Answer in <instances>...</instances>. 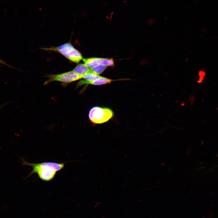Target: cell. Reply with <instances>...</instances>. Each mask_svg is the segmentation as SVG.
<instances>
[{
  "instance_id": "6da1fadb",
  "label": "cell",
  "mask_w": 218,
  "mask_h": 218,
  "mask_svg": "<svg viewBox=\"0 0 218 218\" xmlns=\"http://www.w3.org/2000/svg\"><path fill=\"white\" fill-rule=\"evenodd\" d=\"M20 159L22 165L29 166L32 168V170L27 177L36 173L41 180L47 181L52 180L57 172L63 168L65 165L64 163H57L51 162L38 164L31 163L28 162L22 158Z\"/></svg>"
},
{
  "instance_id": "277c9868",
  "label": "cell",
  "mask_w": 218,
  "mask_h": 218,
  "mask_svg": "<svg viewBox=\"0 0 218 218\" xmlns=\"http://www.w3.org/2000/svg\"><path fill=\"white\" fill-rule=\"evenodd\" d=\"M47 77L48 79L45 82L44 85L54 81L69 83L83 78L73 70L58 74L48 75Z\"/></svg>"
},
{
  "instance_id": "8fae6325",
  "label": "cell",
  "mask_w": 218,
  "mask_h": 218,
  "mask_svg": "<svg viewBox=\"0 0 218 218\" xmlns=\"http://www.w3.org/2000/svg\"><path fill=\"white\" fill-rule=\"evenodd\" d=\"M0 64L6 65V66H8L9 67H10L11 68L12 67V66L11 65H9V64H7L3 60L0 59Z\"/></svg>"
},
{
  "instance_id": "4fadbf2b",
  "label": "cell",
  "mask_w": 218,
  "mask_h": 218,
  "mask_svg": "<svg viewBox=\"0 0 218 218\" xmlns=\"http://www.w3.org/2000/svg\"><path fill=\"white\" fill-rule=\"evenodd\" d=\"M4 105H5V104H4L2 105L1 106H0V109L3 106H4Z\"/></svg>"
},
{
  "instance_id": "7c38bea8",
  "label": "cell",
  "mask_w": 218,
  "mask_h": 218,
  "mask_svg": "<svg viewBox=\"0 0 218 218\" xmlns=\"http://www.w3.org/2000/svg\"><path fill=\"white\" fill-rule=\"evenodd\" d=\"M199 74L201 79L202 78H203V77L204 76L205 74V73L203 71H200Z\"/></svg>"
},
{
  "instance_id": "7a4b0ae2",
  "label": "cell",
  "mask_w": 218,
  "mask_h": 218,
  "mask_svg": "<svg viewBox=\"0 0 218 218\" xmlns=\"http://www.w3.org/2000/svg\"><path fill=\"white\" fill-rule=\"evenodd\" d=\"M41 49L59 53L70 61L76 63H79L83 59L81 53L75 48L70 43H67L57 47Z\"/></svg>"
},
{
  "instance_id": "30bf717a",
  "label": "cell",
  "mask_w": 218,
  "mask_h": 218,
  "mask_svg": "<svg viewBox=\"0 0 218 218\" xmlns=\"http://www.w3.org/2000/svg\"><path fill=\"white\" fill-rule=\"evenodd\" d=\"M101 64L106 66H112L114 65V61L112 58H101Z\"/></svg>"
},
{
  "instance_id": "ba28073f",
  "label": "cell",
  "mask_w": 218,
  "mask_h": 218,
  "mask_svg": "<svg viewBox=\"0 0 218 218\" xmlns=\"http://www.w3.org/2000/svg\"><path fill=\"white\" fill-rule=\"evenodd\" d=\"M107 66L104 64H101L97 66L91 68L90 72L99 75L102 73L106 69Z\"/></svg>"
},
{
  "instance_id": "9c48e42d",
  "label": "cell",
  "mask_w": 218,
  "mask_h": 218,
  "mask_svg": "<svg viewBox=\"0 0 218 218\" xmlns=\"http://www.w3.org/2000/svg\"><path fill=\"white\" fill-rule=\"evenodd\" d=\"M103 77L89 72L83 76V78L86 80L92 81L98 79Z\"/></svg>"
},
{
  "instance_id": "8992f818",
  "label": "cell",
  "mask_w": 218,
  "mask_h": 218,
  "mask_svg": "<svg viewBox=\"0 0 218 218\" xmlns=\"http://www.w3.org/2000/svg\"><path fill=\"white\" fill-rule=\"evenodd\" d=\"M85 64L89 68H92L101 64V58H84L82 59Z\"/></svg>"
},
{
  "instance_id": "5b68a950",
  "label": "cell",
  "mask_w": 218,
  "mask_h": 218,
  "mask_svg": "<svg viewBox=\"0 0 218 218\" xmlns=\"http://www.w3.org/2000/svg\"><path fill=\"white\" fill-rule=\"evenodd\" d=\"M115 81L113 80L103 77L102 78L94 80L88 81L81 80L80 81L77 85V87L84 84H92L95 85H99L109 84L112 81Z\"/></svg>"
},
{
  "instance_id": "52a82bcc",
  "label": "cell",
  "mask_w": 218,
  "mask_h": 218,
  "mask_svg": "<svg viewBox=\"0 0 218 218\" xmlns=\"http://www.w3.org/2000/svg\"><path fill=\"white\" fill-rule=\"evenodd\" d=\"M72 70L83 77L84 75L90 72V69L84 64H81L77 65Z\"/></svg>"
},
{
  "instance_id": "3957f363",
  "label": "cell",
  "mask_w": 218,
  "mask_h": 218,
  "mask_svg": "<svg viewBox=\"0 0 218 218\" xmlns=\"http://www.w3.org/2000/svg\"><path fill=\"white\" fill-rule=\"evenodd\" d=\"M114 115L113 111L109 108L94 106L90 110L88 117L92 123L101 124L108 121Z\"/></svg>"
}]
</instances>
